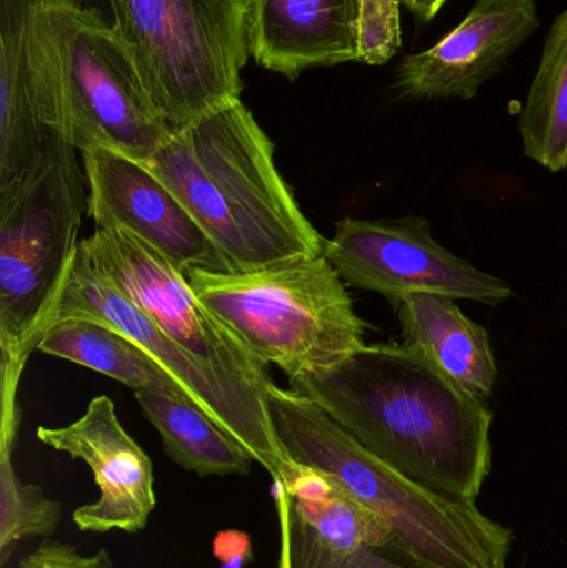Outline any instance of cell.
I'll list each match as a JSON object with an SVG mask.
<instances>
[{
	"label": "cell",
	"mask_w": 567,
	"mask_h": 568,
	"mask_svg": "<svg viewBox=\"0 0 567 568\" xmlns=\"http://www.w3.org/2000/svg\"><path fill=\"white\" fill-rule=\"evenodd\" d=\"M288 381L413 483L476 504L492 473V410L425 354L365 344L336 366Z\"/></svg>",
	"instance_id": "1"
},
{
	"label": "cell",
	"mask_w": 567,
	"mask_h": 568,
	"mask_svg": "<svg viewBox=\"0 0 567 568\" xmlns=\"http://www.w3.org/2000/svg\"><path fill=\"white\" fill-rule=\"evenodd\" d=\"M145 166L199 223L226 273L325 252L326 240L300 210L272 140L242 99L173 132Z\"/></svg>",
	"instance_id": "2"
},
{
	"label": "cell",
	"mask_w": 567,
	"mask_h": 568,
	"mask_svg": "<svg viewBox=\"0 0 567 568\" xmlns=\"http://www.w3.org/2000/svg\"><path fill=\"white\" fill-rule=\"evenodd\" d=\"M266 406L286 456L325 474L372 510L406 560L419 568H508L515 537L476 504L455 503L413 483L295 390L275 387Z\"/></svg>",
	"instance_id": "3"
},
{
	"label": "cell",
	"mask_w": 567,
	"mask_h": 568,
	"mask_svg": "<svg viewBox=\"0 0 567 568\" xmlns=\"http://www.w3.org/2000/svg\"><path fill=\"white\" fill-rule=\"evenodd\" d=\"M89 192L77 149L60 143L32 172L0 189L2 403H16L30 351L52 317L80 248Z\"/></svg>",
	"instance_id": "4"
},
{
	"label": "cell",
	"mask_w": 567,
	"mask_h": 568,
	"mask_svg": "<svg viewBox=\"0 0 567 568\" xmlns=\"http://www.w3.org/2000/svg\"><path fill=\"white\" fill-rule=\"evenodd\" d=\"M185 276L246 349L288 379L336 366L366 344V323L325 255L252 273L192 268Z\"/></svg>",
	"instance_id": "5"
},
{
	"label": "cell",
	"mask_w": 567,
	"mask_h": 568,
	"mask_svg": "<svg viewBox=\"0 0 567 568\" xmlns=\"http://www.w3.org/2000/svg\"><path fill=\"white\" fill-rule=\"evenodd\" d=\"M117 29L172 132L240 99L246 0H112Z\"/></svg>",
	"instance_id": "6"
},
{
	"label": "cell",
	"mask_w": 567,
	"mask_h": 568,
	"mask_svg": "<svg viewBox=\"0 0 567 568\" xmlns=\"http://www.w3.org/2000/svg\"><path fill=\"white\" fill-rule=\"evenodd\" d=\"M62 317L99 321L139 344L189 390L196 406L202 407L240 446L245 447L252 459L272 476L273 483L286 486L296 463L286 456L276 439L269 406L240 393L173 343L135 303L90 263L82 248L77 253L50 321Z\"/></svg>",
	"instance_id": "7"
},
{
	"label": "cell",
	"mask_w": 567,
	"mask_h": 568,
	"mask_svg": "<svg viewBox=\"0 0 567 568\" xmlns=\"http://www.w3.org/2000/svg\"><path fill=\"white\" fill-rule=\"evenodd\" d=\"M80 248L173 343L240 393L266 404L276 387L266 366L200 301L185 273L122 230H95Z\"/></svg>",
	"instance_id": "8"
},
{
	"label": "cell",
	"mask_w": 567,
	"mask_h": 568,
	"mask_svg": "<svg viewBox=\"0 0 567 568\" xmlns=\"http://www.w3.org/2000/svg\"><path fill=\"white\" fill-rule=\"evenodd\" d=\"M323 255L346 286L382 294L395 310L418 293L489 306L513 294L508 282L439 245L425 216L343 219L333 239L326 240Z\"/></svg>",
	"instance_id": "9"
},
{
	"label": "cell",
	"mask_w": 567,
	"mask_h": 568,
	"mask_svg": "<svg viewBox=\"0 0 567 568\" xmlns=\"http://www.w3.org/2000/svg\"><path fill=\"white\" fill-rule=\"evenodd\" d=\"M89 213L97 230H122L152 246L180 272H225L222 258L180 200L146 169L122 153H82Z\"/></svg>",
	"instance_id": "10"
},
{
	"label": "cell",
	"mask_w": 567,
	"mask_h": 568,
	"mask_svg": "<svg viewBox=\"0 0 567 568\" xmlns=\"http://www.w3.org/2000/svg\"><path fill=\"white\" fill-rule=\"evenodd\" d=\"M37 439L83 460L93 473L100 499L73 513L80 532L145 529L156 506L153 464L123 429L110 397H93L85 414L69 426L39 427Z\"/></svg>",
	"instance_id": "11"
},
{
	"label": "cell",
	"mask_w": 567,
	"mask_h": 568,
	"mask_svg": "<svg viewBox=\"0 0 567 568\" xmlns=\"http://www.w3.org/2000/svg\"><path fill=\"white\" fill-rule=\"evenodd\" d=\"M538 27L535 0H478L439 42L403 60L398 87L413 99H475Z\"/></svg>",
	"instance_id": "12"
},
{
	"label": "cell",
	"mask_w": 567,
	"mask_h": 568,
	"mask_svg": "<svg viewBox=\"0 0 567 568\" xmlns=\"http://www.w3.org/2000/svg\"><path fill=\"white\" fill-rule=\"evenodd\" d=\"M246 43L260 67L290 80L360 62V0H249Z\"/></svg>",
	"instance_id": "13"
},
{
	"label": "cell",
	"mask_w": 567,
	"mask_h": 568,
	"mask_svg": "<svg viewBox=\"0 0 567 568\" xmlns=\"http://www.w3.org/2000/svg\"><path fill=\"white\" fill-rule=\"evenodd\" d=\"M403 344L425 354L469 393L486 397L495 389L498 366L488 331L465 316L452 297L418 293L398 307Z\"/></svg>",
	"instance_id": "14"
},
{
	"label": "cell",
	"mask_w": 567,
	"mask_h": 568,
	"mask_svg": "<svg viewBox=\"0 0 567 568\" xmlns=\"http://www.w3.org/2000/svg\"><path fill=\"white\" fill-rule=\"evenodd\" d=\"M36 349L105 374L129 386L133 394L159 393L192 399L189 390L139 344L99 321L83 317L50 321Z\"/></svg>",
	"instance_id": "15"
},
{
	"label": "cell",
	"mask_w": 567,
	"mask_h": 568,
	"mask_svg": "<svg viewBox=\"0 0 567 568\" xmlns=\"http://www.w3.org/2000/svg\"><path fill=\"white\" fill-rule=\"evenodd\" d=\"M135 399L182 469L200 477L249 476L255 460L192 399L159 393H135Z\"/></svg>",
	"instance_id": "16"
},
{
	"label": "cell",
	"mask_w": 567,
	"mask_h": 568,
	"mask_svg": "<svg viewBox=\"0 0 567 568\" xmlns=\"http://www.w3.org/2000/svg\"><path fill=\"white\" fill-rule=\"evenodd\" d=\"M523 152L549 172L567 169V9L546 37L519 115Z\"/></svg>",
	"instance_id": "17"
},
{
	"label": "cell",
	"mask_w": 567,
	"mask_h": 568,
	"mask_svg": "<svg viewBox=\"0 0 567 568\" xmlns=\"http://www.w3.org/2000/svg\"><path fill=\"white\" fill-rule=\"evenodd\" d=\"M290 500L300 520L328 549L350 554L363 547H372L396 559L406 560L396 547L388 527L336 484L328 499L308 503L290 496Z\"/></svg>",
	"instance_id": "18"
},
{
	"label": "cell",
	"mask_w": 567,
	"mask_h": 568,
	"mask_svg": "<svg viewBox=\"0 0 567 568\" xmlns=\"http://www.w3.org/2000/svg\"><path fill=\"white\" fill-rule=\"evenodd\" d=\"M13 446L0 444V564L17 542L49 537L62 519V504L50 500L42 487L20 483L12 464Z\"/></svg>",
	"instance_id": "19"
},
{
	"label": "cell",
	"mask_w": 567,
	"mask_h": 568,
	"mask_svg": "<svg viewBox=\"0 0 567 568\" xmlns=\"http://www.w3.org/2000/svg\"><path fill=\"white\" fill-rule=\"evenodd\" d=\"M280 523L276 568H419L372 547L342 554L323 546L296 516L285 487L273 484Z\"/></svg>",
	"instance_id": "20"
},
{
	"label": "cell",
	"mask_w": 567,
	"mask_h": 568,
	"mask_svg": "<svg viewBox=\"0 0 567 568\" xmlns=\"http://www.w3.org/2000/svg\"><path fill=\"white\" fill-rule=\"evenodd\" d=\"M399 0H360V62L383 65L402 47Z\"/></svg>",
	"instance_id": "21"
},
{
	"label": "cell",
	"mask_w": 567,
	"mask_h": 568,
	"mask_svg": "<svg viewBox=\"0 0 567 568\" xmlns=\"http://www.w3.org/2000/svg\"><path fill=\"white\" fill-rule=\"evenodd\" d=\"M17 568H115L105 549L92 556H83L75 547L63 542H43L26 559L20 560Z\"/></svg>",
	"instance_id": "22"
},
{
	"label": "cell",
	"mask_w": 567,
	"mask_h": 568,
	"mask_svg": "<svg viewBox=\"0 0 567 568\" xmlns=\"http://www.w3.org/2000/svg\"><path fill=\"white\" fill-rule=\"evenodd\" d=\"M285 490L295 499L318 503V500H325L332 496L335 484L320 470L296 464L292 477L286 483Z\"/></svg>",
	"instance_id": "23"
},
{
	"label": "cell",
	"mask_w": 567,
	"mask_h": 568,
	"mask_svg": "<svg viewBox=\"0 0 567 568\" xmlns=\"http://www.w3.org/2000/svg\"><path fill=\"white\" fill-rule=\"evenodd\" d=\"M213 554L222 568H243L253 559L252 540L240 530H223L213 540Z\"/></svg>",
	"instance_id": "24"
},
{
	"label": "cell",
	"mask_w": 567,
	"mask_h": 568,
	"mask_svg": "<svg viewBox=\"0 0 567 568\" xmlns=\"http://www.w3.org/2000/svg\"><path fill=\"white\" fill-rule=\"evenodd\" d=\"M399 2L405 3V6L412 10L413 16L418 17L423 22H429V20L438 16L439 10H442L449 0H399Z\"/></svg>",
	"instance_id": "25"
},
{
	"label": "cell",
	"mask_w": 567,
	"mask_h": 568,
	"mask_svg": "<svg viewBox=\"0 0 567 568\" xmlns=\"http://www.w3.org/2000/svg\"><path fill=\"white\" fill-rule=\"evenodd\" d=\"M246 2H249V0H246Z\"/></svg>",
	"instance_id": "26"
}]
</instances>
